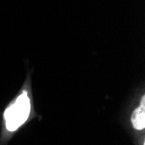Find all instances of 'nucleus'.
Wrapping results in <instances>:
<instances>
[{
    "label": "nucleus",
    "instance_id": "nucleus-1",
    "mask_svg": "<svg viewBox=\"0 0 145 145\" xmlns=\"http://www.w3.org/2000/svg\"><path fill=\"white\" fill-rule=\"evenodd\" d=\"M31 112V101L26 91H23L15 102L6 109L4 114L8 131H15L28 119Z\"/></svg>",
    "mask_w": 145,
    "mask_h": 145
},
{
    "label": "nucleus",
    "instance_id": "nucleus-2",
    "mask_svg": "<svg viewBox=\"0 0 145 145\" xmlns=\"http://www.w3.org/2000/svg\"><path fill=\"white\" fill-rule=\"evenodd\" d=\"M145 102H144V97H142L141 105L135 110V111L132 114L131 117V123H132L133 127L137 130H142L145 127Z\"/></svg>",
    "mask_w": 145,
    "mask_h": 145
}]
</instances>
